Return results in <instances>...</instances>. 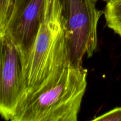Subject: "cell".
Masks as SVG:
<instances>
[{
	"label": "cell",
	"mask_w": 121,
	"mask_h": 121,
	"mask_svg": "<svg viewBox=\"0 0 121 121\" xmlns=\"http://www.w3.org/2000/svg\"><path fill=\"white\" fill-rule=\"evenodd\" d=\"M0 113L3 119L11 121L21 96L22 63L16 47L7 34L0 35Z\"/></svg>",
	"instance_id": "277c9868"
},
{
	"label": "cell",
	"mask_w": 121,
	"mask_h": 121,
	"mask_svg": "<svg viewBox=\"0 0 121 121\" xmlns=\"http://www.w3.org/2000/svg\"><path fill=\"white\" fill-rule=\"evenodd\" d=\"M45 1H14L13 11L3 34H7L14 43L20 54L22 66L27 59L39 30Z\"/></svg>",
	"instance_id": "5b68a950"
},
{
	"label": "cell",
	"mask_w": 121,
	"mask_h": 121,
	"mask_svg": "<svg viewBox=\"0 0 121 121\" xmlns=\"http://www.w3.org/2000/svg\"><path fill=\"white\" fill-rule=\"evenodd\" d=\"M102 1H105V2H108V1H109V0H102Z\"/></svg>",
	"instance_id": "9c48e42d"
},
{
	"label": "cell",
	"mask_w": 121,
	"mask_h": 121,
	"mask_svg": "<svg viewBox=\"0 0 121 121\" xmlns=\"http://www.w3.org/2000/svg\"><path fill=\"white\" fill-rule=\"evenodd\" d=\"M70 63L60 0H46L36 36L22 66L21 96L14 116L31 98L53 85Z\"/></svg>",
	"instance_id": "6da1fadb"
},
{
	"label": "cell",
	"mask_w": 121,
	"mask_h": 121,
	"mask_svg": "<svg viewBox=\"0 0 121 121\" xmlns=\"http://www.w3.org/2000/svg\"><path fill=\"white\" fill-rule=\"evenodd\" d=\"M104 13L108 27L121 37V0L108 1Z\"/></svg>",
	"instance_id": "8992f818"
},
{
	"label": "cell",
	"mask_w": 121,
	"mask_h": 121,
	"mask_svg": "<svg viewBox=\"0 0 121 121\" xmlns=\"http://www.w3.org/2000/svg\"><path fill=\"white\" fill-rule=\"evenodd\" d=\"M93 121H121V107L116 108L102 115L94 118Z\"/></svg>",
	"instance_id": "ba28073f"
},
{
	"label": "cell",
	"mask_w": 121,
	"mask_h": 121,
	"mask_svg": "<svg viewBox=\"0 0 121 121\" xmlns=\"http://www.w3.org/2000/svg\"><path fill=\"white\" fill-rule=\"evenodd\" d=\"M69 52L73 65H82L98 46V24L104 13L96 0H60Z\"/></svg>",
	"instance_id": "3957f363"
},
{
	"label": "cell",
	"mask_w": 121,
	"mask_h": 121,
	"mask_svg": "<svg viewBox=\"0 0 121 121\" xmlns=\"http://www.w3.org/2000/svg\"><path fill=\"white\" fill-rule=\"evenodd\" d=\"M15 0H0V34H3L7 28L13 9Z\"/></svg>",
	"instance_id": "52a82bcc"
},
{
	"label": "cell",
	"mask_w": 121,
	"mask_h": 121,
	"mask_svg": "<svg viewBox=\"0 0 121 121\" xmlns=\"http://www.w3.org/2000/svg\"><path fill=\"white\" fill-rule=\"evenodd\" d=\"M87 70L70 63L60 78L30 99L11 121H76L87 87Z\"/></svg>",
	"instance_id": "7a4b0ae2"
}]
</instances>
